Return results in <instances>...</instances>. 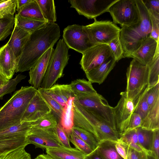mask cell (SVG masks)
<instances>
[{"label":"cell","instance_id":"obj_1","mask_svg":"<svg viewBox=\"0 0 159 159\" xmlns=\"http://www.w3.org/2000/svg\"><path fill=\"white\" fill-rule=\"evenodd\" d=\"M60 36L59 26L55 22H48L32 33L17 62L15 72L30 70L47 50L53 47Z\"/></svg>","mask_w":159,"mask_h":159},{"label":"cell","instance_id":"obj_2","mask_svg":"<svg viewBox=\"0 0 159 159\" xmlns=\"http://www.w3.org/2000/svg\"><path fill=\"white\" fill-rule=\"evenodd\" d=\"M139 20L137 23L121 27L119 38L123 50L124 57L131 58L132 54L150 37L152 23L150 14L142 0H135Z\"/></svg>","mask_w":159,"mask_h":159},{"label":"cell","instance_id":"obj_3","mask_svg":"<svg viewBox=\"0 0 159 159\" xmlns=\"http://www.w3.org/2000/svg\"><path fill=\"white\" fill-rule=\"evenodd\" d=\"M38 92L32 86L22 87L0 108V130L21 124L27 106Z\"/></svg>","mask_w":159,"mask_h":159},{"label":"cell","instance_id":"obj_4","mask_svg":"<svg viewBox=\"0 0 159 159\" xmlns=\"http://www.w3.org/2000/svg\"><path fill=\"white\" fill-rule=\"evenodd\" d=\"M74 101L117 131L114 107L102 95L97 92L77 93L74 94Z\"/></svg>","mask_w":159,"mask_h":159},{"label":"cell","instance_id":"obj_5","mask_svg":"<svg viewBox=\"0 0 159 159\" xmlns=\"http://www.w3.org/2000/svg\"><path fill=\"white\" fill-rule=\"evenodd\" d=\"M149 68L133 58L126 72L127 85L125 91L134 106L149 89Z\"/></svg>","mask_w":159,"mask_h":159},{"label":"cell","instance_id":"obj_6","mask_svg":"<svg viewBox=\"0 0 159 159\" xmlns=\"http://www.w3.org/2000/svg\"><path fill=\"white\" fill-rule=\"evenodd\" d=\"M69 48L63 39L59 40L49 60L40 87L49 89L62 76L69 59Z\"/></svg>","mask_w":159,"mask_h":159},{"label":"cell","instance_id":"obj_7","mask_svg":"<svg viewBox=\"0 0 159 159\" xmlns=\"http://www.w3.org/2000/svg\"><path fill=\"white\" fill-rule=\"evenodd\" d=\"M113 23L121 27H127L138 22L139 16L135 0H117L108 9Z\"/></svg>","mask_w":159,"mask_h":159},{"label":"cell","instance_id":"obj_8","mask_svg":"<svg viewBox=\"0 0 159 159\" xmlns=\"http://www.w3.org/2000/svg\"><path fill=\"white\" fill-rule=\"evenodd\" d=\"M93 23L84 26L90 39L94 44H108L119 35L121 29L110 20L98 21L94 19Z\"/></svg>","mask_w":159,"mask_h":159},{"label":"cell","instance_id":"obj_9","mask_svg":"<svg viewBox=\"0 0 159 159\" xmlns=\"http://www.w3.org/2000/svg\"><path fill=\"white\" fill-rule=\"evenodd\" d=\"M63 39L69 48L83 54L95 45L84 26L74 24L68 26L63 31Z\"/></svg>","mask_w":159,"mask_h":159},{"label":"cell","instance_id":"obj_10","mask_svg":"<svg viewBox=\"0 0 159 159\" xmlns=\"http://www.w3.org/2000/svg\"><path fill=\"white\" fill-rule=\"evenodd\" d=\"M73 106L74 111L93 127L99 141L103 140L118 141L120 135L117 131L78 103L74 102Z\"/></svg>","mask_w":159,"mask_h":159},{"label":"cell","instance_id":"obj_11","mask_svg":"<svg viewBox=\"0 0 159 159\" xmlns=\"http://www.w3.org/2000/svg\"><path fill=\"white\" fill-rule=\"evenodd\" d=\"M117 0H70L71 7L88 19L96 17L107 12L109 8Z\"/></svg>","mask_w":159,"mask_h":159},{"label":"cell","instance_id":"obj_12","mask_svg":"<svg viewBox=\"0 0 159 159\" xmlns=\"http://www.w3.org/2000/svg\"><path fill=\"white\" fill-rule=\"evenodd\" d=\"M111 56L108 44H97L82 54L80 64L85 73L98 67Z\"/></svg>","mask_w":159,"mask_h":159},{"label":"cell","instance_id":"obj_13","mask_svg":"<svg viewBox=\"0 0 159 159\" xmlns=\"http://www.w3.org/2000/svg\"><path fill=\"white\" fill-rule=\"evenodd\" d=\"M120 98L114 108L117 131L120 135L127 129L134 110L132 101L128 98L125 92L120 93Z\"/></svg>","mask_w":159,"mask_h":159},{"label":"cell","instance_id":"obj_14","mask_svg":"<svg viewBox=\"0 0 159 159\" xmlns=\"http://www.w3.org/2000/svg\"><path fill=\"white\" fill-rule=\"evenodd\" d=\"M29 144L35 148L46 150L49 148L62 147L56 134L55 128L49 129L31 128L27 136Z\"/></svg>","mask_w":159,"mask_h":159},{"label":"cell","instance_id":"obj_15","mask_svg":"<svg viewBox=\"0 0 159 159\" xmlns=\"http://www.w3.org/2000/svg\"><path fill=\"white\" fill-rule=\"evenodd\" d=\"M147 100L149 114L146 123L142 128L152 131L159 129V83L149 88Z\"/></svg>","mask_w":159,"mask_h":159},{"label":"cell","instance_id":"obj_16","mask_svg":"<svg viewBox=\"0 0 159 159\" xmlns=\"http://www.w3.org/2000/svg\"><path fill=\"white\" fill-rule=\"evenodd\" d=\"M51 112L48 105L38 91L25 111L21 120V124L35 121Z\"/></svg>","mask_w":159,"mask_h":159},{"label":"cell","instance_id":"obj_17","mask_svg":"<svg viewBox=\"0 0 159 159\" xmlns=\"http://www.w3.org/2000/svg\"><path fill=\"white\" fill-rule=\"evenodd\" d=\"M54 50L53 47L49 48L30 70V79L28 82L30 84L37 89L40 87L49 60Z\"/></svg>","mask_w":159,"mask_h":159},{"label":"cell","instance_id":"obj_18","mask_svg":"<svg viewBox=\"0 0 159 159\" xmlns=\"http://www.w3.org/2000/svg\"><path fill=\"white\" fill-rule=\"evenodd\" d=\"M17 64L14 52L7 43L0 48V73L8 80L15 72Z\"/></svg>","mask_w":159,"mask_h":159},{"label":"cell","instance_id":"obj_19","mask_svg":"<svg viewBox=\"0 0 159 159\" xmlns=\"http://www.w3.org/2000/svg\"><path fill=\"white\" fill-rule=\"evenodd\" d=\"M159 46V42L149 37L132 54L131 58L136 59L144 65L148 66L152 61Z\"/></svg>","mask_w":159,"mask_h":159},{"label":"cell","instance_id":"obj_20","mask_svg":"<svg viewBox=\"0 0 159 159\" xmlns=\"http://www.w3.org/2000/svg\"><path fill=\"white\" fill-rule=\"evenodd\" d=\"M31 34L14 25L11 38L7 43L12 49L17 62Z\"/></svg>","mask_w":159,"mask_h":159},{"label":"cell","instance_id":"obj_21","mask_svg":"<svg viewBox=\"0 0 159 159\" xmlns=\"http://www.w3.org/2000/svg\"><path fill=\"white\" fill-rule=\"evenodd\" d=\"M116 62L111 57L98 67L85 73L89 81L91 83L100 84L105 80L115 66Z\"/></svg>","mask_w":159,"mask_h":159},{"label":"cell","instance_id":"obj_22","mask_svg":"<svg viewBox=\"0 0 159 159\" xmlns=\"http://www.w3.org/2000/svg\"><path fill=\"white\" fill-rule=\"evenodd\" d=\"M42 90L64 107L69 98L74 97L69 84H54L48 89L40 87Z\"/></svg>","mask_w":159,"mask_h":159},{"label":"cell","instance_id":"obj_23","mask_svg":"<svg viewBox=\"0 0 159 159\" xmlns=\"http://www.w3.org/2000/svg\"><path fill=\"white\" fill-rule=\"evenodd\" d=\"M46 153L53 159H84L86 155L76 148L63 147L49 148Z\"/></svg>","mask_w":159,"mask_h":159},{"label":"cell","instance_id":"obj_24","mask_svg":"<svg viewBox=\"0 0 159 159\" xmlns=\"http://www.w3.org/2000/svg\"><path fill=\"white\" fill-rule=\"evenodd\" d=\"M116 141L110 140H103L99 141L96 149L98 154L102 159H124L116 150Z\"/></svg>","mask_w":159,"mask_h":159},{"label":"cell","instance_id":"obj_25","mask_svg":"<svg viewBox=\"0 0 159 159\" xmlns=\"http://www.w3.org/2000/svg\"><path fill=\"white\" fill-rule=\"evenodd\" d=\"M27 135L0 138V155L20 147H25L29 144Z\"/></svg>","mask_w":159,"mask_h":159},{"label":"cell","instance_id":"obj_26","mask_svg":"<svg viewBox=\"0 0 159 159\" xmlns=\"http://www.w3.org/2000/svg\"><path fill=\"white\" fill-rule=\"evenodd\" d=\"M17 14L23 17L47 22L36 0H32L18 11Z\"/></svg>","mask_w":159,"mask_h":159},{"label":"cell","instance_id":"obj_27","mask_svg":"<svg viewBox=\"0 0 159 159\" xmlns=\"http://www.w3.org/2000/svg\"><path fill=\"white\" fill-rule=\"evenodd\" d=\"M14 19V25L31 33L44 27L48 23L23 17L17 14H16Z\"/></svg>","mask_w":159,"mask_h":159},{"label":"cell","instance_id":"obj_28","mask_svg":"<svg viewBox=\"0 0 159 159\" xmlns=\"http://www.w3.org/2000/svg\"><path fill=\"white\" fill-rule=\"evenodd\" d=\"M74 98V97L70 98L66 103L64 108L61 120L59 123L69 135L74 126L73 109Z\"/></svg>","mask_w":159,"mask_h":159},{"label":"cell","instance_id":"obj_29","mask_svg":"<svg viewBox=\"0 0 159 159\" xmlns=\"http://www.w3.org/2000/svg\"><path fill=\"white\" fill-rule=\"evenodd\" d=\"M32 128L31 122H24L0 130V138L27 135Z\"/></svg>","mask_w":159,"mask_h":159},{"label":"cell","instance_id":"obj_30","mask_svg":"<svg viewBox=\"0 0 159 159\" xmlns=\"http://www.w3.org/2000/svg\"><path fill=\"white\" fill-rule=\"evenodd\" d=\"M138 142L145 152L151 155L153 136V131L146 129L141 127L136 129Z\"/></svg>","mask_w":159,"mask_h":159},{"label":"cell","instance_id":"obj_31","mask_svg":"<svg viewBox=\"0 0 159 159\" xmlns=\"http://www.w3.org/2000/svg\"><path fill=\"white\" fill-rule=\"evenodd\" d=\"M46 21L53 23L57 21V16L54 1L36 0Z\"/></svg>","mask_w":159,"mask_h":159},{"label":"cell","instance_id":"obj_32","mask_svg":"<svg viewBox=\"0 0 159 159\" xmlns=\"http://www.w3.org/2000/svg\"><path fill=\"white\" fill-rule=\"evenodd\" d=\"M118 141L136 151H145L139 143L136 129L127 130L123 133L120 135Z\"/></svg>","mask_w":159,"mask_h":159},{"label":"cell","instance_id":"obj_33","mask_svg":"<svg viewBox=\"0 0 159 159\" xmlns=\"http://www.w3.org/2000/svg\"><path fill=\"white\" fill-rule=\"evenodd\" d=\"M71 130L85 142L93 150L95 149L99 140L97 137L91 133L79 127L74 126Z\"/></svg>","mask_w":159,"mask_h":159},{"label":"cell","instance_id":"obj_34","mask_svg":"<svg viewBox=\"0 0 159 159\" xmlns=\"http://www.w3.org/2000/svg\"><path fill=\"white\" fill-rule=\"evenodd\" d=\"M71 92L74 94L96 92L92 83L84 79H77L69 84Z\"/></svg>","mask_w":159,"mask_h":159},{"label":"cell","instance_id":"obj_35","mask_svg":"<svg viewBox=\"0 0 159 159\" xmlns=\"http://www.w3.org/2000/svg\"><path fill=\"white\" fill-rule=\"evenodd\" d=\"M149 68V87L159 83V46L157 48L154 57L148 66Z\"/></svg>","mask_w":159,"mask_h":159},{"label":"cell","instance_id":"obj_36","mask_svg":"<svg viewBox=\"0 0 159 159\" xmlns=\"http://www.w3.org/2000/svg\"><path fill=\"white\" fill-rule=\"evenodd\" d=\"M37 90L50 108L51 112L55 117L58 123H59L62 116L64 108L52 98L44 93L40 87Z\"/></svg>","mask_w":159,"mask_h":159},{"label":"cell","instance_id":"obj_37","mask_svg":"<svg viewBox=\"0 0 159 159\" xmlns=\"http://www.w3.org/2000/svg\"><path fill=\"white\" fill-rule=\"evenodd\" d=\"M32 128L49 129L54 128L58 123L54 115L51 112L38 120L31 122Z\"/></svg>","mask_w":159,"mask_h":159},{"label":"cell","instance_id":"obj_38","mask_svg":"<svg viewBox=\"0 0 159 159\" xmlns=\"http://www.w3.org/2000/svg\"><path fill=\"white\" fill-rule=\"evenodd\" d=\"M148 89L141 96L134 106L133 113L139 114L142 119L141 127L146 123L149 114V108L147 100V94Z\"/></svg>","mask_w":159,"mask_h":159},{"label":"cell","instance_id":"obj_39","mask_svg":"<svg viewBox=\"0 0 159 159\" xmlns=\"http://www.w3.org/2000/svg\"><path fill=\"white\" fill-rule=\"evenodd\" d=\"M14 23V16H8L0 19V41L4 40L12 33Z\"/></svg>","mask_w":159,"mask_h":159},{"label":"cell","instance_id":"obj_40","mask_svg":"<svg viewBox=\"0 0 159 159\" xmlns=\"http://www.w3.org/2000/svg\"><path fill=\"white\" fill-rule=\"evenodd\" d=\"M25 147H21L7 151L0 155V159H31L30 154L25 150Z\"/></svg>","mask_w":159,"mask_h":159},{"label":"cell","instance_id":"obj_41","mask_svg":"<svg viewBox=\"0 0 159 159\" xmlns=\"http://www.w3.org/2000/svg\"><path fill=\"white\" fill-rule=\"evenodd\" d=\"M112 57L116 62L124 58L123 50L119 38V35L111 40L108 44Z\"/></svg>","mask_w":159,"mask_h":159},{"label":"cell","instance_id":"obj_42","mask_svg":"<svg viewBox=\"0 0 159 159\" xmlns=\"http://www.w3.org/2000/svg\"><path fill=\"white\" fill-rule=\"evenodd\" d=\"M25 78V75L19 74L15 78L9 80L6 84L0 87V99L2 98L5 95L11 93L15 90L17 84Z\"/></svg>","mask_w":159,"mask_h":159},{"label":"cell","instance_id":"obj_43","mask_svg":"<svg viewBox=\"0 0 159 159\" xmlns=\"http://www.w3.org/2000/svg\"><path fill=\"white\" fill-rule=\"evenodd\" d=\"M70 141L75 148L86 155L91 153L93 150L83 140L75 134L72 130L69 134Z\"/></svg>","mask_w":159,"mask_h":159},{"label":"cell","instance_id":"obj_44","mask_svg":"<svg viewBox=\"0 0 159 159\" xmlns=\"http://www.w3.org/2000/svg\"><path fill=\"white\" fill-rule=\"evenodd\" d=\"M16 9V0H3L0 3V19L14 16Z\"/></svg>","mask_w":159,"mask_h":159},{"label":"cell","instance_id":"obj_45","mask_svg":"<svg viewBox=\"0 0 159 159\" xmlns=\"http://www.w3.org/2000/svg\"><path fill=\"white\" fill-rule=\"evenodd\" d=\"M55 129L61 145L65 148H71L70 143L69 135L59 124H58L55 128Z\"/></svg>","mask_w":159,"mask_h":159},{"label":"cell","instance_id":"obj_46","mask_svg":"<svg viewBox=\"0 0 159 159\" xmlns=\"http://www.w3.org/2000/svg\"><path fill=\"white\" fill-rule=\"evenodd\" d=\"M150 14L159 18V0H142Z\"/></svg>","mask_w":159,"mask_h":159},{"label":"cell","instance_id":"obj_47","mask_svg":"<svg viewBox=\"0 0 159 159\" xmlns=\"http://www.w3.org/2000/svg\"><path fill=\"white\" fill-rule=\"evenodd\" d=\"M150 155L156 159H159V129L153 130V139Z\"/></svg>","mask_w":159,"mask_h":159},{"label":"cell","instance_id":"obj_48","mask_svg":"<svg viewBox=\"0 0 159 159\" xmlns=\"http://www.w3.org/2000/svg\"><path fill=\"white\" fill-rule=\"evenodd\" d=\"M152 23V30L150 37L159 42V18L150 14Z\"/></svg>","mask_w":159,"mask_h":159},{"label":"cell","instance_id":"obj_49","mask_svg":"<svg viewBox=\"0 0 159 159\" xmlns=\"http://www.w3.org/2000/svg\"><path fill=\"white\" fill-rule=\"evenodd\" d=\"M148 154L145 151L139 152L127 145V159H148Z\"/></svg>","mask_w":159,"mask_h":159},{"label":"cell","instance_id":"obj_50","mask_svg":"<svg viewBox=\"0 0 159 159\" xmlns=\"http://www.w3.org/2000/svg\"><path fill=\"white\" fill-rule=\"evenodd\" d=\"M142 123V120L140 116L137 113H133L131 116L127 129L125 131L141 127Z\"/></svg>","mask_w":159,"mask_h":159},{"label":"cell","instance_id":"obj_51","mask_svg":"<svg viewBox=\"0 0 159 159\" xmlns=\"http://www.w3.org/2000/svg\"><path fill=\"white\" fill-rule=\"evenodd\" d=\"M115 147L117 152L120 156L124 159H127V145L118 141L116 142Z\"/></svg>","mask_w":159,"mask_h":159},{"label":"cell","instance_id":"obj_52","mask_svg":"<svg viewBox=\"0 0 159 159\" xmlns=\"http://www.w3.org/2000/svg\"><path fill=\"white\" fill-rule=\"evenodd\" d=\"M32 0H16V10L18 12Z\"/></svg>","mask_w":159,"mask_h":159},{"label":"cell","instance_id":"obj_53","mask_svg":"<svg viewBox=\"0 0 159 159\" xmlns=\"http://www.w3.org/2000/svg\"><path fill=\"white\" fill-rule=\"evenodd\" d=\"M84 159H102L98 154L96 149L90 153L86 155Z\"/></svg>","mask_w":159,"mask_h":159},{"label":"cell","instance_id":"obj_54","mask_svg":"<svg viewBox=\"0 0 159 159\" xmlns=\"http://www.w3.org/2000/svg\"><path fill=\"white\" fill-rule=\"evenodd\" d=\"M0 73V87L6 84L9 81Z\"/></svg>","mask_w":159,"mask_h":159},{"label":"cell","instance_id":"obj_55","mask_svg":"<svg viewBox=\"0 0 159 159\" xmlns=\"http://www.w3.org/2000/svg\"><path fill=\"white\" fill-rule=\"evenodd\" d=\"M36 159H53L50 156L47 154H41L38 156Z\"/></svg>","mask_w":159,"mask_h":159},{"label":"cell","instance_id":"obj_56","mask_svg":"<svg viewBox=\"0 0 159 159\" xmlns=\"http://www.w3.org/2000/svg\"><path fill=\"white\" fill-rule=\"evenodd\" d=\"M148 159H156L152 156H151V155H149V154H148Z\"/></svg>","mask_w":159,"mask_h":159},{"label":"cell","instance_id":"obj_57","mask_svg":"<svg viewBox=\"0 0 159 159\" xmlns=\"http://www.w3.org/2000/svg\"><path fill=\"white\" fill-rule=\"evenodd\" d=\"M3 1V0H0V3L2 2Z\"/></svg>","mask_w":159,"mask_h":159},{"label":"cell","instance_id":"obj_58","mask_svg":"<svg viewBox=\"0 0 159 159\" xmlns=\"http://www.w3.org/2000/svg\"><path fill=\"white\" fill-rule=\"evenodd\" d=\"M34 159H36L35 158Z\"/></svg>","mask_w":159,"mask_h":159},{"label":"cell","instance_id":"obj_59","mask_svg":"<svg viewBox=\"0 0 159 159\" xmlns=\"http://www.w3.org/2000/svg\"></svg>","mask_w":159,"mask_h":159}]
</instances>
